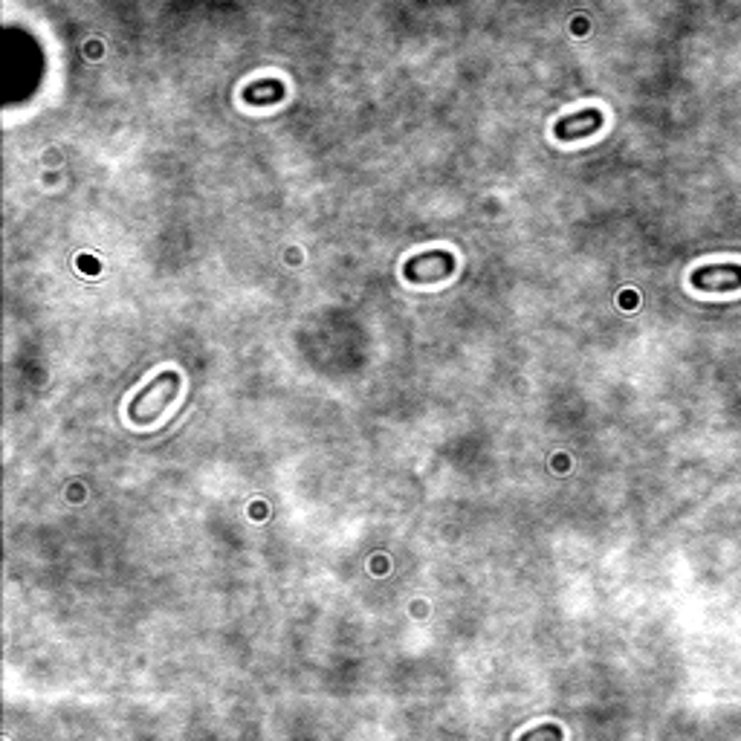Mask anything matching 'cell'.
<instances>
[{"instance_id":"cell-1","label":"cell","mask_w":741,"mask_h":741,"mask_svg":"<svg viewBox=\"0 0 741 741\" xmlns=\"http://www.w3.org/2000/svg\"><path fill=\"white\" fill-rule=\"evenodd\" d=\"M180 385H183V380H180L177 371H163L157 380H151V383L145 385L137 397H134V403H131V420H134L137 426L154 423V420L174 403V397L180 394Z\"/></svg>"},{"instance_id":"cell-2","label":"cell","mask_w":741,"mask_h":741,"mask_svg":"<svg viewBox=\"0 0 741 741\" xmlns=\"http://www.w3.org/2000/svg\"><path fill=\"white\" fill-rule=\"evenodd\" d=\"M458 261L449 249H432V252H423V255H414L406 261L403 273L412 284H432V281H443L455 273Z\"/></svg>"},{"instance_id":"cell-3","label":"cell","mask_w":741,"mask_h":741,"mask_svg":"<svg viewBox=\"0 0 741 741\" xmlns=\"http://www.w3.org/2000/svg\"><path fill=\"white\" fill-rule=\"evenodd\" d=\"M695 290H710V293H727L741 287V264H707L698 267L689 275Z\"/></svg>"},{"instance_id":"cell-4","label":"cell","mask_w":741,"mask_h":741,"mask_svg":"<svg viewBox=\"0 0 741 741\" xmlns=\"http://www.w3.org/2000/svg\"><path fill=\"white\" fill-rule=\"evenodd\" d=\"M603 119H605L603 110L597 108L568 113V116H562V119L553 125V134H556V139H562V142H577V139L597 134V131L603 128Z\"/></svg>"},{"instance_id":"cell-5","label":"cell","mask_w":741,"mask_h":741,"mask_svg":"<svg viewBox=\"0 0 741 741\" xmlns=\"http://www.w3.org/2000/svg\"><path fill=\"white\" fill-rule=\"evenodd\" d=\"M241 99L247 105H275L284 99V84L275 82V79H264V82H252L244 87Z\"/></svg>"},{"instance_id":"cell-6","label":"cell","mask_w":741,"mask_h":741,"mask_svg":"<svg viewBox=\"0 0 741 741\" xmlns=\"http://www.w3.org/2000/svg\"><path fill=\"white\" fill-rule=\"evenodd\" d=\"M522 739H562V730L553 727V724H545V727H536V730H524Z\"/></svg>"}]
</instances>
